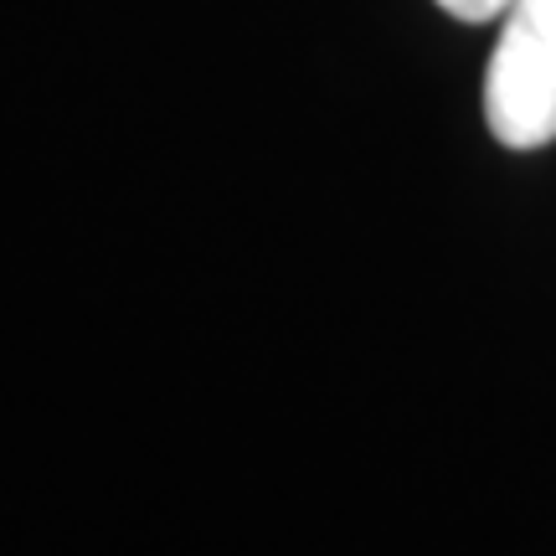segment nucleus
<instances>
[{
    "label": "nucleus",
    "instance_id": "1",
    "mask_svg": "<svg viewBox=\"0 0 556 556\" xmlns=\"http://www.w3.org/2000/svg\"><path fill=\"white\" fill-rule=\"evenodd\" d=\"M484 119L510 150L556 139V0H510L484 73Z\"/></svg>",
    "mask_w": 556,
    "mask_h": 556
},
{
    "label": "nucleus",
    "instance_id": "2",
    "mask_svg": "<svg viewBox=\"0 0 556 556\" xmlns=\"http://www.w3.org/2000/svg\"><path fill=\"white\" fill-rule=\"evenodd\" d=\"M510 0H438V11H448L454 21H500Z\"/></svg>",
    "mask_w": 556,
    "mask_h": 556
}]
</instances>
